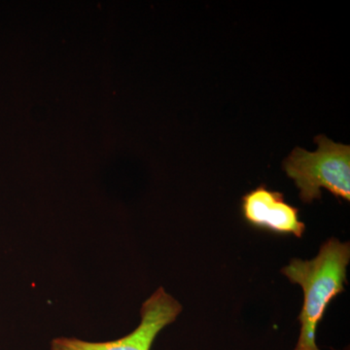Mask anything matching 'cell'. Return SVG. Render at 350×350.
<instances>
[{"instance_id":"cell-4","label":"cell","mask_w":350,"mask_h":350,"mask_svg":"<svg viewBox=\"0 0 350 350\" xmlns=\"http://www.w3.org/2000/svg\"><path fill=\"white\" fill-rule=\"evenodd\" d=\"M241 215L251 227L301 239L306 225L299 217V209L288 204L284 195L260 185L241 198Z\"/></svg>"},{"instance_id":"cell-3","label":"cell","mask_w":350,"mask_h":350,"mask_svg":"<svg viewBox=\"0 0 350 350\" xmlns=\"http://www.w3.org/2000/svg\"><path fill=\"white\" fill-rule=\"evenodd\" d=\"M181 312L180 304L161 287L144 301L139 325L125 337L109 342L57 338L53 340L51 350H151L158 334L175 321Z\"/></svg>"},{"instance_id":"cell-1","label":"cell","mask_w":350,"mask_h":350,"mask_svg":"<svg viewBox=\"0 0 350 350\" xmlns=\"http://www.w3.org/2000/svg\"><path fill=\"white\" fill-rule=\"evenodd\" d=\"M349 260V243L332 238L321 246L314 259H293L282 269L283 275L300 285L304 291V305L299 315L300 337L295 350H320L317 345V326L329 304L345 292Z\"/></svg>"},{"instance_id":"cell-2","label":"cell","mask_w":350,"mask_h":350,"mask_svg":"<svg viewBox=\"0 0 350 350\" xmlns=\"http://www.w3.org/2000/svg\"><path fill=\"white\" fill-rule=\"evenodd\" d=\"M315 152L296 147L283 162V170L293 179L306 204L321 199V188L338 199L350 200V146L336 144L325 135L314 138Z\"/></svg>"}]
</instances>
